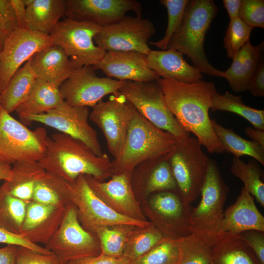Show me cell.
<instances>
[{"label":"cell","instance_id":"cell-2","mask_svg":"<svg viewBox=\"0 0 264 264\" xmlns=\"http://www.w3.org/2000/svg\"><path fill=\"white\" fill-rule=\"evenodd\" d=\"M39 162L46 171L69 183L80 175L103 181L113 174L106 154L98 156L82 141L61 132L47 136L45 153Z\"/></svg>","mask_w":264,"mask_h":264},{"label":"cell","instance_id":"cell-25","mask_svg":"<svg viewBox=\"0 0 264 264\" xmlns=\"http://www.w3.org/2000/svg\"><path fill=\"white\" fill-rule=\"evenodd\" d=\"M264 45L263 41L254 46L249 40H247L232 59L230 67L222 72V77L227 80L234 91L248 90L250 80L264 53Z\"/></svg>","mask_w":264,"mask_h":264},{"label":"cell","instance_id":"cell-30","mask_svg":"<svg viewBox=\"0 0 264 264\" xmlns=\"http://www.w3.org/2000/svg\"><path fill=\"white\" fill-rule=\"evenodd\" d=\"M36 79L30 59L15 72L0 92L2 109L10 114L15 111L26 98Z\"/></svg>","mask_w":264,"mask_h":264},{"label":"cell","instance_id":"cell-50","mask_svg":"<svg viewBox=\"0 0 264 264\" xmlns=\"http://www.w3.org/2000/svg\"><path fill=\"white\" fill-rule=\"evenodd\" d=\"M14 9L18 28L28 29L26 9L24 0H10Z\"/></svg>","mask_w":264,"mask_h":264},{"label":"cell","instance_id":"cell-22","mask_svg":"<svg viewBox=\"0 0 264 264\" xmlns=\"http://www.w3.org/2000/svg\"><path fill=\"white\" fill-rule=\"evenodd\" d=\"M257 230L264 231V217L258 209L254 197L244 186L236 201L224 211L220 234Z\"/></svg>","mask_w":264,"mask_h":264},{"label":"cell","instance_id":"cell-8","mask_svg":"<svg viewBox=\"0 0 264 264\" xmlns=\"http://www.w3.org/2000/svg\"><path fill=\"white\" fill-rule=\"evenodd\" d=\"M119 91L142 116L157 128L177 139L190 135L169 110L156 81H126Z\"/></svg>","mask_w":264,"mask_h":264},{"label":"cell","instance_id":"cell-24","mask_svg":"<svg viewBox=\"0 0 264 264\" xmlns=\"http://www.w3.org/2000/svg\"><path fill=\"white\" fill-rule=\"evenodd\" d=\"M30 63L37 78L60 86L78 68L64 50L54 44L34 54L30 58Z\"/></svg>","mask_w":264,"mask_h":264},{"label":"cell","instance_id":"cell-27","mask_svg":"<svg viewBox=\"0 0 264 264\" xmlns=\"http://www.w3.org/2000/svg\"><path fill=\"white\" fill-rule=\"evenodd\" d=\"M60 85L37 78L26 98L15 110L19 117L46 113L64 101Z\"/></svg>","mask_w":264,"mask_h":264},{"label":"cell","instance_id":"cell-12","mask_svg":"<svg viewBox=\"0 0 264 264\" xmlns=\"http://www.w3.org/2000/svg\"><path fill=\"white\" fill-rule=\"evenodd\" d=\"M90 112L86 107L73 106L64 101L57 108L44 113L20 117L25 125L39 122L55 129L85 143L97 155L104 153L97 132L89 124Z\"/></svg>","mask_w":264,"mask_h":264},{"label":"cell","instance_id":"cell-19","mask_svg":"<svg viewBox=\"0 0 264 264\" xmlns=\"http://www.w3.org/2000/svg\"><path fill=\"white\" fill-rule=\"evenodd\" d=\"M84 176L94 192L112 209L133 220L148 221L133 190L132 176L125 173L114 174L108 181Z\"/></svg>","mask_w":264,"mask_h":264},{"label":"cell","instance_id":"cell-32","mask_svg":"<svg viewBox=\"0 0 264 264\" xmlns=\"http://www.w3.org/2000/svg\"><path fill=\"white\" fill-rule=\"evenodd\" d=\"M213 129L222 144L224 152L240 158L247 155L264 165V148L253 140H248L237 134L233 129L225 128L211 119Z\"/></svg>","mask_w":264,"mask_h":264},{"label":"cell","instance_id":"cell-53","mask_svg":"<svg viewBox=\"0 0 264 264\" xmlns=\"http://www.w3.org/2000/svg\"><path fill=\"white\" fill-rule=\"evenodd\" d=\"M244 132L247 136L264 148V130L246 127Z\"/></svg>","mask_w":264,"mask_h":264},{"label":"cell","instance_id":"cell-7","mask_svg":"<svg viewBox=\"0 0 264 264\" xmlns=\"http://www.w3.org/2000/svg\"><path fill=\"white\" fill-rule=\"evenodd\" d=\"M47 137L45 128L31 130L1 109L0 160L11 164L18 161H39L45 153Z\"/></svg>","mask_w":264,"mask_h":264},{"label":"cell","instance_id":"cell-46","mask_svg":"<svg viewBox=\"0 0 264 264\" xmlns=\"http://www.w3.org/2000/svg\"><path fill=\"white\" fill-rule=\"evenodd\" d=\"M254 252L261 264H264V231L250 230L237 234Z\"/></svg>","mask_w":264,"mask_h":264},{"label":"cell","instance_id":"cell-3","mask_svg":"<svg viewBox=\"0 0 264 264\" xmlns=\"http://www.w3.org/2000/svg\"><path fill=\"white\" fill-rule=\"evenodd\" d=\"M132 115L118 155L111 161L113 174L132 176L135 167L148 161L168 159L178 140L142 116L132 105Z\"/></svg>","mask_w":264,"mask_h":264},{"label":"cell","instance_id":"cell-47","mask_svg":"<svg viewBox=\"0 0 264 264\" xmlns=\"http://www.w3.org/2000/svg\"><path fill=\"white\" fill-rule=\"evenodd\" d=\"M0 22L5 37L18 28L14 9L10 0H0Z\"/></svg>","mask_w":264,"mask_h":264},{"label":"cell","instance_id":"cell-33","mask_svg":"<svg viewBox=\"0 0 264 264\" xmlns=\"http://www.w3.org/2000/svg\"><path fill=\"white\" fill-rule=\"evenodd\" d=\"M210 110L236 113L247 120L253 128L264 130V110L246 105L240 95L228 91L221 94L217 91L213 97Z\"/></svg>","mask_w":264,"mask_h":264},{"label":"cell","instance_id":"cell-38","mask_svg":"<svg viewBox=\"0 0 264 264\" xmlns=\"http://www.w3.org/2000/svg\"><path fill=\"white\" fill-rule=\"evenodd\" d=\"M135 227L130 225H118L99 229L95 235L100 243L101 254L114 258H121L129 236Z\"/></svg>","mask_w":264,"mask_h":264},{"label":"cell","instance_id":"cell-52","mask_svg":"<svg viewBox=\"0 0 264 264\" xmlns=\"http://www.w3.org/2000/svg\"><path fill=\"white\" fill-rule=\"evenodd\" d=\"M242 0H223L230 20L239 17Z\"/></svg>","mask_w":264,"mask_h":264},{"label":"cell","instance_id":"cell-59","mask_svg":"<svg viewBox=\"0 0 264 264\" xmlns=\"http://www.w3.org/2000/svg\"><path fill=\"white\" fill-rule=\"evenodd\" d=\"M1 92V88H0V92Z\"/></svg>","mask_w":264,"mask_h":264},{"label":"cell","instance_id":"cell-23","mask_svg":"<svg viewBox=\"0 0 264 264\" xmlns=\"http://www.w3.org/2000/svg\"><path fill=\"white\" fill-rule=\"evenodd\" d=\"M148 67L163 79H173L185 83L201 80V73L184 59L183 54L173 49L150 50L146 55Z\"/></svg>","mask_w":264,"mask_h":264},{"label":"cell","instance_id":"cell-36","mask_svg":"<svg viewBox=\"0 0 264 264\" xmlns=\"http://www.w3.org/2000/svg\"><path fill=\"white\" fill-rule=\"evenodd\" d=\"M165 238L153 223L144 227H136L129 236L122 257L133 262L150 251Z\"/></svg>","mask_w":264,"mask_h":264},{"label":"cell","instance_id":"cell-15","mask_svg":"<svg viewBox=\"0 0 264 264\" xmlns=\"http://www.w3.org/2000/svg\"><path fill=\"white\" fill-rule=\"evenodd\" d=\"M149 205L153 223L165 238L181 239L193 233L191 214L193 207L186 204L178 190L154 193Z\"/></svg>","mask_w":264,"mask_h":264},{"label":"cell","instance_id":"cell-18","mask_svg":"<svg viewBox=\"0 0 264 264\" xmlns=\"http://www.w3.org/2000/svg\"><path fill=\"white\" fill-rule=\"evenodd\" d=\"M133 11L142 17L140 2L135 0H66V18L97 24L101 27L114 23Z\"/></svg>","mask_w":264,"mask_h":264},{"label":"cell","instance_id":"cell-29","mask_svg":"<svg viewBox=\"0 0 264 264\" xmlns=\"http://www.w3.org/2000/svg\"><path fill=\"white\" fill-rule=\"evenodd\" d=\"M45 170L39 161H18L12 166V176L2 184L12 196L25 201L32 200L36 182Z\"/></svg>","mask_w":264,"mask_h":264},{"label":"cell","instance_id":"cell-54","mask_svg":"<svg viewBox=\"0 0 264 264\" xmlns=\"http://www.w3.org/2000/svg\"><path fill=\"white\" fill-rule=\"evenodd\" d=\"M12 176L11 164L0 159V180L9 181Z\"/></svg>","mask_w":264,"mask_h":264},{"label":"cell","instance_id":"cell-51","mask_svg":"<svg viewBox=\"0 0 264 264\" xmlns=\"http://www.w3.org/2000/svg\"><path fill=\"white\" fill-rule=\"evenodd\" d=\"M17 246L7 244L0 248V264H15Z\"/></svg>","mask_w":264,"mask_h":264},{"label":"cell","instance_id":"cell-40","mask_svg":"<svg viewBox=\"0 0 264 264\" xmlns=\"http://www.w3.org/2000/svg\"><path fill=\"white\" fill-rule=\"evenodd\" d=\"M149 172L145 185V194L178 190L168 159L156 163L148 162Z\"/></svg>","mask_w":264,"mask_h":264},{"label":"cell","instance_id":"cell-28","mask_svg":"<svg viewBox=\"0 0 264 264\" xmlns=\"http://www.w3.org/2000/svg\"><path fill=\"white\" fill-rule=\"evenodd\" d=\"M212 264H261L254 252L237 235L220 233L212 250Z\"/></svg>","mask_w":264,"mask_h":264},{"label":"cell","instance_id":"cell-43","mask_svg":"<svg viewBox=\"0 0 264 264\" xmlns=\"http://www.w3.org/2000/svg\"><path fill=\"white\" fill-rule=\"evenodd\" d=\"M239 17L251 28H264V0H242Z\"/></svg>","mask_w":264,"mask_h":264},{"label":"cell","instance_id":"cell-11","mask_svg":"<svg viewBox=\"0 0 264 264\" xmlns=\"http://www.w3.org/2000/svg\"><path fill=\"white\" fill-rule=\"evenodd\" d=\"M229 190L216 161L210 158L200 195V201L193 208L191 214L193 233L219 236Z\"/></svg>","mask_w":264,"mask_h":264},{"label":"cell","instance_id":"cell-41","mask_svg":"<svg viewBox=\"0 0 264 264\" xmlns=\"http://www.w3.org/2000/svg\"><path fill=\"white\" fill-rule=\"evenodd\" d=\"M189 1V0H160V2L167 9V26L165 34L162 39L156 42H149V44L156 46L161 50L167 49L171 39L181 23Z\"/></svg>","mask_w":264,"mask_h":264},{"label":"cell","instance_id":"cell-10","mask_svg":"<svg viewBox=\"0 0 264 264\" xmlns=\"http://www.w3.org/2000/svg\"><path fill=\"white\" fill-rule=\"evenodd\" d=\"M45 245L57 257L60 264L101 254L97 237L82 226L76 208L72 202L67 206L60 225Z\"/></svg>","mask_w":264,"mask_h":264},{"label":"cell","instance_id":"cell-57","mask_svg":"<svg viewBox=\"0 0 264 264\" xmlns=\"http://www.w3.org/2000/svg\"><path fill=\"white\" fill-rule=\"evenodd\" d=\"M0 35L5 37L4 32L0 22Z\"/></svg>","mask_w":264,"mask_h":264},{"label":"cell","instance_id":"cell-45","mask_svg":"<svg viewBox=\"0 0 264 264\" xmlns=\"http://www.w3.org/2000/svg\"><path fill=\"white\" fill-rule=\"evenodd\" d=\"M0 243L23 246L44 254H54L45 247H42L28 241L22 235L11 233L1 226H0Z\"/></svg>","mask_w":264,"mask_h":264},{"label":"cell","instance_id":"cell-4","mask_svg":"<svg viewBox=\"0 0 264 264\" xmlns=\"http://www.w3.org/2000/svg\"><path fill=\"white\" fill-rule=\"evenodd\" d=\"M218 12L213 0H189L181 23L171 39L167 49L186 55L192 61L193 66L201 73L222 77V71L211 65L204 48L206 34Z\"/></svg>","mask_w":264,"mask_h":264},{"label":"cell","instance_id":"cell-42","mask_svg":"<svg viewBox=\"0 0 264 264\" xmlns=\"http://www.w3.org/2000/svg\"><path fill=\"white\" fill-rule=\"evenodd\" d=\"M252 29L240 17L230 20L223 39L224 48L229 58L232 59L249 40Z\"/></svg>","mask_w":264,"mask_h":264},{"label":"cell","instance_id":"cell-56","mask_svg":"<svg viewBox=\"0 0 264 264\" xmlns=\"http://www.w3.org/2000/svg\"><path fill=\"white\" fill-rule=\"evenodd\" d=\"M5 37L0 35V53L1 52L4 44Z\"/></svg>","mask_w":264,"mask_h":264},{"label":"cell","instance_id":"cell-20","mask_svg":"<svg viewBox=\"0 0 264 264\" xmlns=\"http://www.w3.org/2000/svg\"><path fill=\"white\" fill-rule=\"evenodd\" d=\"M92 67L109 78L124 81L148 82L160 78L148 67L146 55L135 51H106L101 61Z\"/></svg>","mask_w":264,"mask_h":264},{"label":"cell","instance_id":"cell-35","mask_svg":"<svg viewBox=\"0 0 264 264\" xmlns=\"http://www.w3.org/2000/svg\"><path fill=\"white\" fill-rule=\"evenodd\" d=\"M217 237L193 232L182 238L180 264H212V247Z\"/></svg>","mask_w":264,"mask_h":264},{"label":"cell","instance_id":"cell-16","mask_svg":"<svg viewBox=\"0 0 264 264\" xmlns=\"http://www.w3.org/2000/svg\"><path fill=\"white\" fill-rule=\"evenodd\" d=\"M132 115L131 104L119 91L98 102L90 112L89 119L102 131L114 158L121 149Z\"/></svg>","mask_w":264,"mask_h":264},{"label":"cell","instance_id":"cell-58","mask_svg":"<svg viewBox=\"0 0 264 264\" xmlns=\"http://www.w3.org/2000/svg\"><path fill=\"white\" fill-rule=\"evenodd\" d=\"M1 109H2V108H1V106H0V110H1Z\"/></svg>","mask_w":264,"mask_h":264},{"label":"cell","instance_id":"cell-17","mask_svg":"<svg viewBox=\"0 0 264 264\" xmlns=\"http://www.w3.org/2000/svg\"><path fill=\"white\" fill-rule=\"evenodd\" d=\"M53 44L50 35L28 29L17 28L5 37L0 53L1 91L23 63L43 48Z\"/></svg>","mask_w":264,"mask_h":264},{"label":"cell","instance_id":"cell-48","mask_svg":"<svg viewBox=\"0 0 264 264\" xmlns=\"http://www.w3.org/2000/svg\"><path fill=\"white\" fill-rule=\"evenodd\" d=\"M248 90L254 97L264 96V57L262 55L257 68L249 84Z\"/></svg>","mask_w":264,"mask_h":264},{"label":"cell","instance_id":"cell-55","mask_svg":"<svg viewBox=\"0 0 264 264\" xmlns=\"http://www.w3.org/2000/svg\"><path fill=\"white\" fill-rule=\"evenodd\" d=\"M116 264H130V261L127 259L122 257Z\"/></svg>","mask_w":264,"mask_h":264},{"label":"cell","instance_id":"cell-49","mask_svg":"<svg viewBox=\"0 0 264 264\" xmlns=\"http://www.w3.org/2000/svg\"><path fill=\"white\" fill-rule=\"evenodd\" d=\"M119 259L100 254L97 256L86 257L71 260L65 264H116Z\"/></svg>","mask_w":264,"mask_h":264},{"label":"cell","instance_id":"cell-26","mask_svg":"<svg viewBox=\"0 0 264 264\" xmlns=\"http://www.w3.org/2000/svg\"><path fill=\"white\" fill-rule=\"evenodd\" d=\"M28 29L49 35L66 16V0H24Z\"/></svg>","mask_w":264,"mask_h":264},{"label":"cell","instance_id":"cell-37","mask_svg":"<svg viewBox=\"0 0 264 264\" xmlns=\"http://www.w3.org/2000/svg\"><path fill=\"white\" fill-rule=\"evenodd\" d=\"M27 201L11 195L2 185L0 187V226L20 234L25 218Z\"/></svg>","mask_w":264,"mask_h":264},{"label":"cell","instance_id":"cell-13","mask_svg":"<svg viewBox=\"0 0 264 264\" xmlns=\"http://www.w3.org/2000/svg\"><path fill=\"white\" fill-rule=\"evenodd\" d=\"M155 33L151 21L126 15L114 23L101 27L94 42L106 51H135L147 55L151 50L149 39Z\"/></svg>","mask_w":264,"mask_h":264},{"label":"cell","instance_id":"cell-21","mask_svg":"<svg viewBox=\"0 0 264 264\" xmlns=\"http://www.w3.org/2000/svg\"><path fill=\"white\" fill-rule=\"evenodd\" d=\"M66 208H57L32 200L27 201L20 234L33 243L45 245L60 225Z\"/></svg>","mask_w":264,"mask_h":264},{"label":"cell","instance_id":"cell-6","mask_svg":"<svg viewBox=\"0 0 264 264\" xmlns=\"http://www.w3.org/2000/svg\"><path fill=\"white\" fill-rule=\"evenodd\" d=\"M69 184L71 201L76 208L78 220L92 234L95 235L99 229L104 227L130 225L144 227L153 223L133 220L115 212L94 192L84 175L79 176Z\"/></svg>","mask_w":264,"mask_h":264},{"label":"cell","instance_id":"cell-1","mask_svg":"<svg viewBox=\"0 0 264 264\" xmlns=\"http://www.w3.org/2000/svg\"><path fill=\"white\" fill-rule=\"evenodd\" d=\"M156 82L168 108L183 129L193 133L199 144L209 153L224 152L209 115L213 97L217 92L215 84L202 80L185 83L161 78Z\"/></svg>","mask_w":264,"mask_h":264},{"label":"cell","instance_id":"cell-14","mask_svg":"<svg viewBox=\"0 0 264 264\" xmlns=\"http://www.w3.org/2000/svg\"><path fill=\"white\" fill-rule=\"evenodd\" d=\"M126 81L98 77L92 66L75 69L59 88L67 104L93 108L105 96L119 90Z\"/></svg>","mask_w":264,"mask_h":264},{"label":"cell","instance_id":"cell-44","mask_svg":"<svg viewBox=\"0 0 264 264\" xmlns=\"http://www.w3.org/2000/svg\"><path fill=\"white\" fill-rule=\"evenodd\" d=\"M15 264H60V262L55 254H44L17 246Z\"/></svg>","mask_w":264,"mask_h":264},{"label":"cell","instance_id":"cell-9","mask_svg":"<svg viewBox=\"0 0 264 264\" xmlns=\"http://www.w3.org/2000/svg\"><path fill=\"white\" fill-rule=\"evenodd\" d=\"M101 28L93 23L66 18L56 24L49 35L53 44L61 47L79 68L97 64L105 55L106 51L94 42Z\"/></svg>","mask_w":264,"mask_h":264},{"label":"cell","instance_id":"cell-5","mask_svg":"<svg viewBox=\"0 0 264 264\" xmlns=\"http://www.w3.org/2000/svg\"><path fill=\"white\" fill-rule=\"evenodd\" d=\"M210 159L197 138L190 135L178 139L168 161L178 192L186 204H190L200 195Z\"/></svg>","mask_w":264,"mask_h":264},{"label":"cell","instance_id":"cell-31","mask_svg":"<svg viewBox=\"0 0 264 264\" xmlns=\"http://www.w3.org/2000/svg\"><path fill=\"white\" fill-rule=\"evenodd\" d=\"M32 200L57 208L66 207L71 202L69 182L45 171L35 184Z\"/></svg>","mask_w":264,"mask_h":264},{"label":"cell","instance_id":"cell-39","mask_svg":"<svg viewBox=\"0 0 264 264\" xmlns=\"http://www.w3.org/2000/svg\"><path fill=\"white\" fill-rule=\"evenodd\" d=\"M181 239L165 238L148 252L130 264H180Z\"/></svg>","mask_w":264,"mask_h":264},{"label":"cell","instance_id":"cell-34","mask_svg":"<svg viewBox=\"0 0 264 264\" xmlns=\"http://www.w3.org/2000/svg\"><path fill=\"white\" fill-rule=\"evenodd\" d=\"M230 171L242 181L245 188L264 207V171L259 162L252 158L246 163L240 158L233 157Z\"/></svg>","mask_w":264,"mask_h":264}]
</instances>
